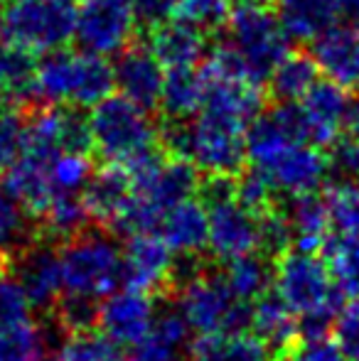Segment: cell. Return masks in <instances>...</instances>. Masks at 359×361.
Listing matches in <instances>:
<instances>
[{"label": "cell", "instance_id": "6da1fadb", "mask_svg": "<svg viewBox=\"0 0 359 361\" xmlns=\"http://www.w3.org/2000/svg\"><path fill=\"white\" fill-rule=\"evenodd\" d=\"M246 160L276 195L291 200L317 192L330 170V157L308 140L298 104H281L251 123Z\"/></svg>", "mask_w": 359, "mask_h": 361}, {"label": "cell", "instance_id": "7a4b0ae2", "mask_svg": "<svg viewBox=\"0 0 359 361\" xmlns=\"http://www.w3.org/2000/svg\"><path fill=\"white\" fill-rule=\"evenodd\" d=\"M273 293L298 317L303 339L330 337L335 332L337 314L345 307V293L325 258L298 248L278 256Z\"/></svg>", "mask_w": 359, "mask_h": 361}, {"label": "cell", "instance_id": "3957f363", "mask_svg": "<svg viewBox=\"0 0 359 361\" xmlns=\"http://www.w3.org/2000/svg\"><path fill=\"white\" fill-rule=\"evenodd\" d=\"M91 147L109 165L133 172L160 155V130L148 109L126 96H109L91 109L89 118Z\"/></svg>", "mask_w": 359, "mask_h": 361}, {"label": "cell", "instance_id": "277c9868", "mask_svg": "<svg viewBox=\"0 0 359 361\" xmlns=\"http://www.w3.org/2000/svg\"><path fill=\"white\" fill-rule=\"evenodd\" d=\"M251 123L214 109H202L187 123L170 130V145L178 157L192 162L200 172L217 177H234L246 160V135Z\"/></svg>", "mask_w": 359, "mask_h": 361}, {"label": "cell", "instance_id": "5b68a950", "mask_svg": "<svg viewBox=\"0 0 359 361\" xmlns=\"http://www.w3.org/2000/svg\"><path fill=\"white\" fill-rule=\"evenodd\" d=\"M133 177V197L121 216L116 231L130 233H155L170 209L192 200L200 185L197 167L182 157H155L148 165L130 172Z\"/></svg>", "mask_w": 359, "mask_h": 361}, {"label": "cell", "instance_id": "8992f818", "mask_svg": "<svg viewBox=\"0 0 359 361\" xmlns=\"http://www.w3.org/2000/svg\"><path fill=\"white\" fill-rule=\"evenodd\" d=\"M114 86V67L104 57L57 49L37 62L32 99L42 101L44 106L94 109L109 99Z\"/></svg>", "mask_w": 359, "mask_h": 361}, {"label": "cell", "instance_id": "52a82bcc", "mask_svg": "<svg viewBox=\"0 0 359 361\" xmlns=\"http://www.w3.org/2000/svg\"><path fill=\"white\" fill-rule=\"evenodd\" d=\"M62 298L101 305L123 283V251L106 233L84 231L59 248Z\"/></svg>", "mask_w": 359, "mask_h": 361}, {"label": "cell", "instance_id": "ba28073f", "mask_svg": "<svg viewBox=\"0 0 359 361\" xmlns=\"http://www.w3.org/2000/svg\"><path fill=\"white\" fill-rule=\"evenodd\" d=\"M77 0H8L0 10V35L15 49L49 54L77 35Z\"/></svg>", "mask_w": 359, "mask_h": 361}, {"label": "cell", "instance_id": "9c48e42d", "mask_svg": "<svg viewBox=\"0 0 359 361\" xmlns=\"http://www.w3.org/2000/svg\"><path fill=\"white\" fill-rule=\"evenodd\" d=\"M226 42L224 47L239 59L246 74L264 84L271 79L276 67L288 57V32L283 30L278 15H273L266 5L244 3L231 10L226 18Z\"/></svg>", "mask_w": 359, "mask_h": 361}, {"label": "cell", "instance_id": "30bf717a", "mask_svg": "<svg viewBox=\"0 0 359 361\" xmlns=\"http://www.w3.org/2000/svg\"><path fill=\"white\" fill-rule=\"evenodd\" d=\"M178 278V302L175 310L185 317L192 332H241L251 324V307L236 298L226 286L224 276H212L205 271H190Z\"/></svg>", "mask_w": 359, "mask_h": 361}, {"label": "cell", "instance_id": "8fae6325", "mask_svg": "<svg viewBox=\"0 0 359 361\" xmlns=\"http://www.w3.org/2000/svg\"><path fill=\"white\" fill-rule=\"evenodd\" d=\"M212 256L229 263L249 253L264 251V214L249 209L236 197L231 177H217L207 187Z\"/></svg>", "mask_w": 359, "mask_h": 361}, {"label": "cell", "instance_id": "7c38bea8", "mask_svg": "<svg viewBox=\"0 0 359 361\" xmlns=\"http://www.w3.org/2000/svg\"><path fill=\"white\" fill-rule=\"evenodd\" d=\"M135 0H82L77 13V35L84 52L116 57L130 47L138 30Z\"/></svg>", "mask_w": 359, "mask_h": 361}, {"label": "cell", "instance_id": "4fadbf2b", "mask_svg": "<svg viewBox=\"0 0 359 361\" xmlns=\"http://www.w3.org/2000/svg\"><path fill=\"white\" fill-rule=\"evenodd\" d=\"M158 314L160 312L150 293L123 288L101 300L96 324H99L101 334H106L111 342H116L118 347L133 349L153 332Z\"/></svg>", "mask_w": 359, "mask_h": 361}, {"label": "cell", "instance_id": "5bb4252c", "mask_svg": "<svg viewBox=\"0 0 359 361\" xmlns=\"http://www.w3.org/2000/svg\"><path fill=\"white\" fill-rule=\"evenodd\" d=\"M89 123L77 111L62 106H44L28 121L25 152L37 157H54L69 150H89Z\"/></svg>", "mask_w": 359, "mask_h": 361}, {"label": "cell", "instance_id": "9a60e30c", "mask_svg": "<svg viewBox=\"0 0 359 361\" xmlns=\"http://www.w3.org/2000/svg\"><path fill=\"white\" fill-rule=\"evenodd\" d=\"M352 99L342 86L332 81H317L300 101L303 123H305L308 140L317 147H335L342 140L347 123H350Z\"/></svg>", "mask_w": 359, "mask_h": 361}, {"label": "cell", "instance_id": "2e32d148", "mask_svg": "<svg viewBox=\"0 0 359 361\" xmlns=\"http://www.w3.org/2000/svg\"><path fill=\"white\" fill-rule=\"evenodd\" d=\"M178 273L175 253L158 233H138L130 236L123 248V283L126 288L140 293H155L165 288Z\"/></svg>", "mask_w": 359, "mask_h": 361}, {"label": "cell", "instance_id": "e0dca14e", "mask_svg": "<svg viewBox=\"0 0 359 361\" xmlns=\"http://www.w3.org/2000/svg\"><path fill=\"white\" fill-rule=\"evenodd\" d=\"M15 281L28 295L30 305L39 310L57 307L62 300V266H59V251L52 246H28L18 253L15 263Z\"/></svg>", "mask_w": 359, "mask_h": 361}, {"label": "cell", "instance_id": "ac0fdd59", "mask_svg": "<svg viewBox=\"0 0 359 361\" xmlns=\"http://www.w3.org/2000/svg\"><path fill=\"white\" fill-rule=\"evenodd\" d=\"M168 69L160 64L150 47H128L114 64V81L121 96L143 109L160 104Z\"/></svg>", "mask_w": 359, "mask_h": 361}, {"label": "cell", "instance_id": "d6986e66", "mask_svg": "<svg viewBox=\"0 0 359 361\" xmlns=\"http://www.w3.org/2000/svg\"><path fill=\"white\" fill-rule=\"evenodd\" d=\"M312 59L327 81L359 91V25H337L312 42Z\"/></svg>", "mask_w": 359, "mask_h": 361}, {"label": "cell", "instance_id": "ffe728a7", "mask_svg": "<svg viewBox=\"0 0 359 361\" xmlns=\"http://www.w3.org/2000/svg\"><path fill=\"white\" fill-rule=\"evenodd\" d=\"M150 49L168 72L195 69L207 54V39L202 27L182 18H170L155 25L150 32Z\"/></svg>", "mask_w": 359, "mask_h": 361}, {"label": "cell", "instance_id": "44dd1931", "mask_svg": "<svg viewBox=\"0 0 359 361\" xmlns=\"http://www.w3.org/2000/svg\"><path fill=\"white\" fill-rule=\"evenodd\" d=\"M158 233L173 253L197 256L209 243V212L207 204L197 200H187L170 209L158 226Z\"/></svg>", "mask_w": 359, "mask_h": 361}, {"label": "cell", "instance_id": "7402d4cb", "mask_svg": "<svg viewBox=\"0 0 359 361\" xmlns=\"http://www.w3.org/2000/svg\"><path fill=\"white\" fill-rule=\"evenodd\" d=\"M286 216L298 251H325L327 241L332 238V214L327 197H322L320 192L293 197Z\"/></svg>", "mask_w": 359, "mask_h": 361}, {"label": "cell", "instance_id": "603a6c76", "mask_svg": "<svg viewBox=\"0 0 359 361\" xmlns=\"http://www.w3.org/2000/svg\"><path fill=\"white\" fill-rule=\"evenodd\" d=\"M340 0H278V20L291 39L315 42L337 27Z\"/></svg>", "mask_w": 359, "mask_h": 361}, {"label": "cell", "instance_id": "cb8c5ba5", "mask_svg": "<svg viewBox=\"0 0 359 361\" xmlns=\"http://www.w3.org/2000/svg\"><path fill=\"white\" fill-rule=\"evenodd\" d=\"M130 197H133V177L128 170L114 165L96 172L84 192L91 216L114 228L118 226L121 216L128 209Z\"/></svg>", "mask_w": 359, "mask_h": 361}, {"label": "cell", "instance_id": "d4e9b609", "mask_svg": "<svg viewBox=\"0 0 359 361\" xmlns=\"http://www.w3.org/2000/svg\"><path fill=\"white\" fill-rule=\"evenodd\" d=\"M207 99V81L202 69H173L165 76L163 96H160V109L163 114L178 123L192 121L202 109Z\"/></svg>", "mask_w": 359, "mask_h": 361}, {"label": "cell", "instance_id": "484cf974", "mask_svg": "<svg viewBox=\"0 0 359 361\" xmlns=\"http://www.w3.org/2000/svg\"><path fill=\"white\" fill-rule=\"evenodd\" d=\"M187 361H269V347L244 329L202 334L192 342Z\"/></svg>", "mask_w": 359, "mask_h": 361}, {"label": "cell", "instance_id": "4316f807", "mask_svg": "<svg viewBox=\"0 0 359 361\" xmlns=\"http://www.w3.org/2000/svg\"><path fill=\"white\" fill-rule=\"evenodd\" d=\"M251 327H254V334L266 347H276L283 349V352L298 342V332H300L298 317L276 293L264 295L259 302H254V307H251Z\"/></svg>", "mask_w": 359, "mask_h": 361}, {"label": "cell", "instance_id": "83f0119b", "mask_svg": "<svg viewBox=\"0 0 359 361\" xmlns=\"http://www.w3.org/2000/svg\"><path fill=\"white\" fill-rule=\"evenodd\" d=\"M190 332V324L178 310L158 314L153 332L130 349L128 361H182V349Z\"/></svg>", "mask_w": 359, "mask_h": 361}, {"label": "cell", "instance_id": "f1b7e54d", "mask_svg": "<svg viewBox=\"0 0 359 361\" xmlns=\"http://www.w3.org/2000/svg\"><path fill=\"white\" fill-rule=\"evenodd\" d=\"M273 273L276 263L269 261V256L261 253H249L236 261H229L224 268V281L231 293L246 305L259 302L264 295H269V288L273 286Z\"/></svg>", "mask_w": 359, "mask_h": 361}, {"label": "cell", "instance_id": "f546056e", "mask_svg": "<svg viewBox=\"0 0 359 361\" xmlns=\"http://www.w3.org/2000/svg\"><path fill=\"white\" fill-rule=\"evenodd\" d=\"M320 67L312 54L291 52L271 74V91L281 104H298L317 84Z\"/></svg>", "mask_w": 359, "mask_h": 361}, {"label": "cell", "instance_id": "4dcf8cb0", "mask_svg": "<svg viewBox=\"0 0 359 361\" xmlns=\"http://www.w3.org/2000/svg\"><path fill=\"white\" fill-rule=\"evenodd\" d=\"M0 361H52L47 334L32 317L0 324Z\"/></svg>", "mask_w": 359, "mask_h": 361}, {"label": "cell", "instance_id": "1f68e13d", "mask_svg": "<svg viewBox=\"0 0 359 361\" xmlns=\"http://www.w3.org/2000/svg\"><path fill=\"white\" fill-rule=\"evenodd\" d=\"M47 162V180L54 197L84 195L94 177V165L87 150L59 152L54 157H44Z\"/></svg>", "mask_w": 359, "mask_h": 361}, {"label": "cell", "instance_id": "d6a6232c", "mask_svg": "<svg viewBox=\"0 0 359 361\" xmlns=\"http://www.w3.org/2000/svg\"><path fill=\"white\" fill-rule=\"evenodd\" d=\"M39 219H42L49 236L72 241L79 233L87 231L89 221L94 216H91L84 195H62L49 202L47 209L39 214Z\"/></svg>", "mask_w": 359, "mask_h": 361}, {"label": "cell", "instance_id": "836d02e7", "mask_svg": "<svg viewBox=\"0 0 359 361\" xmlns=\"http://www.w3.org/2000/svg\"><path fill=\"white\" fill-rule=\"evenodd\" d=\"M32 54L15 47H0V96L10 104L32 99L35 89V69Z\"/></svg>", "mask_w": 359, "mask_h": 361}, {"label": "cell", "instance_id": "e575fe53", "mask_svg": "<svg viewBox=\"0 0 359 361\" xmlns=\"http://www.w3.org/2000/svg\"><path fill=\"white\" fill-rule=\"evenodd\" d=\"M52 361H126L121 347L101 332H67L54 349Z\"/></svg>", "mask_w": 359, "mask_h": 361}, {"label": "cell", "instance_id": "d590c367", "mask_svg": "<svg viewBox=\"0 0 359 361\" xmlns=\"http://www.w3.org/2000/svg\"><path fill=\"white\" fill-rule=\"evenodd\" d=\"M30 246V214L5 187H0V256H18Z\"/></svg>", "mask_w": 359, "mask_h": 361}, {"label": "cell", "instance_id": "8d00e7d4", "mask_svg": "<svg viewBox=\"0 0 359 361\" xmlns=\"http://www.w3.org/2000/svg\"><path fill=\"white\" fill-rule=\"evenodd\" d=\"M335 236H359V185L340 180L327 190Z\"/></svg>", "mask_w": 359, "mask_h": 361}, {"label": "cell", "instance_id": "74e56055", "mask_svg": "<svg viewBox=\"0 0 359 361\" xmlns=\"http://www.w3.org/2000/svg\"><path fill=\"white\" fill-rule=\"evenodd\" d=\"M28 145V121L13 104H0V175L23 157Z\"/></svg>", "mask_w": 359, "mask_h": 361}, {"label": "cell", "instance_id": "f35d334b", "mask_svg": "<svg viewBox=\"0 0 359 361\" xmlns=\"http://www.w3.org/2000/svg\"><path fill=\"white\" fill-rule=\"evenodd\" d=\"M178 18L197 27H217L231 15L229 0H178Z\"/></svg>", "mask_w": 359, "mask_h": 361}, {"label": "cell", "instance_id": "ab89813d", "mask_svg": "<svg viewBox=\"0 0 359 361\" xmlns=\"http://www.w3.org/2000/svg\"><path fill=\"white\" fill-rule=\"evenodd\" d=\"M283 361H350L332 337L317 339H298L291 349H286Z\"/></svg>", "mask_w": 359, "mask_h": 361}, {"label": "cell", "instance_id": "60d3db41", "mask_svg": "<svg viewBox=\"0 0 359 361\" xmlns=\"http://www.w3.org/2000/svg\"><path fill=\"white\" fill-rule=\"evenodd\" d=\"M30 305L28 295L23 293V288L18 286L15 278H5L0 283V324H13L30 319Z\"/></svg>", "mask_w": 359, "mask_h": 361}, {"label": "cell", "instance_id": "b9f144b4", "mask_svg": "<svg viewBox=\"0 0 359 361\" xmlns=\"http://www.w3.org/2000/svg\"><path fill=\"white\" fill-rule=\"evenodd\" d=\"M335 339L350 361H359V300L342 307L335 322Z\"/></svg>", "mask_w": 359, "mask_h": 361}, {"label": "cell", "instance_id": "7bdbcfd3", "mask_svg": "<svg viewBox=\"0 0 359 361\" xmlns=\"http://www.w3.org/2000/svg\"><path fill=\"white\" fill-rule=\"evenodd\" d=\"M330 165L345 177L347 182L359 185V133H352L350 138H342L332 147Z\"/></svg>", "mask_w": 359, "mask_h": 361}, {"label": "cell", "instance_id": "ee69618b", "mask_svg": "<svg viewBox=\"0 0 359 361\" xmlns=\"http://www.w3.org/2000/svg\"><path fill=\"white\" fill-rule=\"evenodd\" d=\"M347 128H350L352 133H359V91L350 104V123H347Z\"/></svg>", "mask_w": 359, "mask_h": 361}, {"label": "cell", "instance_id": "f6af8a7d", "mask_svg": "<svg viewBox=\"0 0 359 361\" xmlns=\"http://www.w3.org/2000/svg\"><path fill=\"white\" fill-rule=\"evenodd\" d=\"M342 13H347L352 18V23L359 25V0H340Z\"/></svg>", "mask_w": 359, "mask_h": 361}, {"label": "cell", "instance_id": "bcb514c9", "mask_svg": "<svg viewBox=\"0 0 359 361\" xmlns=\"http://www.w3.org/2000/svg\"><path fill=\"white\" fill-rule=\"evenodd\" d=\"M244 3H259V5H266V3H271V0H244Z\"/></svg>", "mask_w": 359, "mask_h": 361}, {"label": "cell", "instance_id": "7dc6e473", "mask_svg": "<svg viewBox=\"0 0 359 361\" xmlns=\"http://www.w3.org/2000/svg\"><path fill=\"white\" fill-rule=\"evenodd\" d=\"M5 281V278H3V268H0V283H3Z\"/></svg>", "mask_w": 359, "mask_h": 361}]
</instances>
